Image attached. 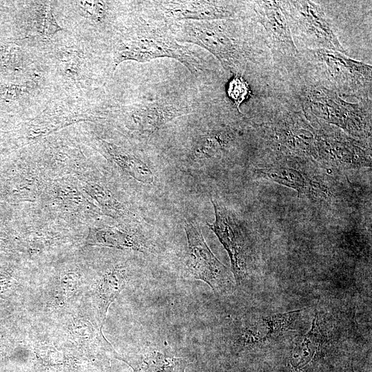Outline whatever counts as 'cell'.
<instances>
[{
  "label": "cell",
  "mask_w": 372,
  "mask_h": 372,
  "mask_svg": "<svg viewBox=\"0 0 372 372\" xmlns=\"http://www.w3.org/2000/svg\"><path fill=\"white\" fill-rule=\"evenodd\" d=\"M172 58L191 73L203 71L201 60L186 46L167 33L151 28H141L120 39L114 47V68L125 61L147 62L158 58Z\"/></svg>",
  "instance_id": "1"
},
{
  "label": "cell",
  "mask_w": 372,
  "mask_h": 372,
  "mask_svg": "<svg viewBox=\"0 0 372 372\" xmlns=\"http://www.w3.org/2000/svg\"><path fill=\"white\" fill-rule=\"evenodd\" d=\"M184 229L187 239L183 269L185 276L205 282L216 295L231 291L232 272L211 251L200 227L185 221Z\"/></svg>",
  "instance_id": "2"
},
{
  "label": "cell",
  "mask_w": 372,
  "mask_h": 372,
  "mask_svg": "<svg viewBox=\"0 0 372 372\" xmlns=\"http://www.w3.org/2000/svg\"><path fill=\"white\" fill-rule=\"evenodd\" d=\"M264 178L295 189L299 198L316 202H330L336 196L335 179L318 168L277 162L256 169Z\"/></svg>",
  "instance_id": "3"
},
{
  "label": "cell",
  "mask_w": 372,
  "mask_h": 372,
  "mask_svg": "<svg viewBox=\"0 0 372 372\" xmlns=\"http://www.w3.org/2000/svg\"><path fill=\"white\" fill-rule=\"evenodd\" d=\"M301 310L258 318L242 317L233 322L230 343L236 352L252 350L270 342L288 331Z\"/></svg>",
  "instance_id": "4"
},
{
  "label": "cell",
  "mask_w": 372,
  "mask_h": 372,
  "mask_svg": "<svg viewBox=\"0 0 372 372\" xmlns=\"http://www.w3.org/2000/svg\"><path fill=\"white\" fill-rule=\"evenodd\" d=\"M215 214V220L207 225L218 237L227 251L231 272L236 285H240L247 273L246 251L247 236L243 225L231 209L223 203L211 199Z\"/></svg>",
  "instance_id": "5"
},
{
  "label": "cell",
  "mask_w": 372,
  "mask_h": 372,
  "mask_svg": "<svg viewBox=\"0 0 372 372\" xmlns=\"http://www.w3.org/2000/svg\"><path fill=\"white\" fill-rule=\"evenodd\" d=\"M190 112V106L183 102L156 100L134 105L127 112L126 120L132 129L150 134L174 118Z\"/></svg>",
  "instance_id": "6"
},
{
  "label": "cell",
  "mask_w": 372,
  "mask_h": 372,
  "mask_svg": "<svg viewBox=\"0 0 372 372\" xmlns=\"http://www.w3.org/2000/svg\"><path fill=\"white\" fill-rule=\"evenodd\" d=\"M127 281V271L120 265L107 269L99 280L94 291V301L101 331L110 304L125 288Z\"/></svg>",
  "instance_id": "7"
},
{
  "label": "cell",
  "mask_w": 372,
  "mask_h": 372,
  "mask_svg": "<svg viewBox=\"0 0 372 372\" xmlns=\"http://www.w3.org/2000/svg\"><path fill=\"white\" fill-rule=\"evenodd\" d=\"M157 3L165 17L176 20L205 21L225 14L223 7L216 1H164Z\"/></svg>",
  "instance_id": "8"
},
{
  "label": "cell",
  "mask_w": 372,
  "mask_h": 372,
  "mask_svg": "<svg viewBox=\"0 0 372 372\" xmlns=\"http://www.w3.org/2000/svg\"><path fill=\"white\" fill-rule=\"evenodd\" d=\"M134 372H183V359L155 347H147L141 353L123 359Z\"/></svg>",
  "instance_id": "9"
},
{
  "label": "cell",
  "mask_w": 372,
  "mask_h": 372,
  "mask_svg": "<svg viewBox=\"0 0 372 372\" xmlns=\"http://www.w3.org/2000/svg\"><path fill=\"white\" fill-rule=\"evenodd\" d=\"M99 147L106 157L136 180L145 184L154 181V175L148 165L125 149L103 140L99 141Z\"/></svg>",
  "instance_id": "10"
},
{
  "label": "cell",
  "mask_w": 372,
  "mask_h": 372,
  "mask_svg": "<svg viewBox=\"0 0 372 372\" xmlns=\"http://www.w3.org/2000/svg\"><path fill=\"white\" fill-rule=\"evenodd\" d=\"M91 243L141 252L150 250L149 242L141 235L116 227H108L94 230L91 234Z\"/></svg>",
  "instance_id": "11"
},
{
  "label": "cell",
  "mask_w": 372,
  "mask_h": 372,
  "mask_svg": "<svg viewBox=\"0 0 372 372\" xmlns=\"http://www.w3.org/2000/svg\"><path fill=\"white\" fill-rule=\"evenodd\" d=\"M228 134L209 132L201 135L194 143L192 157L195 160H205L218 154L228 143Z\"/></svg>",
  "instance_id": "12"
},
{
  "label": "cell",
  "mask_w": 372,
  "mask_h": 372,
  "mask_svg": "<svg viewBox=\"0 0 372 372\" xmlns=\"http://www.w3.org/2000/svg\"><path fill=\"white\" fill-rule=\"evenodd\" d=\"M85 16L96 23L104 21L108 14V4L103 1H78L75 2Z\"/></svg>",
  "instance_id": "13"
},
{
  "label": "cell",
  "mask_w": 372,
  "mask_h": 372,
  "mask_svg": "<svg viewBox=\"0 0 372 372\" xmlns=\"http://www.w3.org/2000/svg\"><path fill=\"white\" fill-rule=\"evenodd\" d=\"M79 276L74 271L65 272L61 277L58 289V299L64 301L72 296L76 291Z\"/></svg>",
  "instance_id": "14"
},
{
  "label": "cell",
  "mask_w": 372,
  "mask_h": 372,
  "mask_svg": "<svg viewBox=\"0 0 372 372\" xmlns=\"http://www.w3.org/2000/svg\"><path fill=\"white\" fill-rule=\"evenodd\" d=\"M227 93L238 108L249 94L250 90L248 83L241 76L236 75L229 82Z\"/></svg>",
  "instance_id": "15"
},
{
  "label": "cell",
  "mask_w": 372,
  "mask_h": 372,
  "mask_svg": "<svg viewBox=\"0 0 372 372\" xmlns=\"http://www.w3.org/2000/svg\"><path fill=\"white\" fill-rule=\"evenodd\" d=\"M62 28L57 23L53 14L51 5L49 3L44 4L41 14V34L45 38H48Z\"/></svg>",
  "instance_id": "16"
},
{
  "label": "cell",
  "mask_w": 372,
  "mask_h": 372,
  "mask_svg": "<svg viewBox=\"0 0 372 372\" xmlns=\"http://www.w3.org/2000/svg\"><path fill=\"white\" fill-rule=\"evenodd\" d=\"M70 334L74 339L84 342L90 341L94 335V329L92 324L83 319L74 320L70 327Z\"/></svg>",
  "instance_id": "17"
},
{
  "label": "cell",
  "mask_w": 372,
  "mask_h": 372,
  "mask_svg": "<svg viewBox=\"0 0 372 372\" xmlns=\"http://www.w3.org/2000/svg\"><path fill=\"white\" fill-rule=\"evenodd\" d=\"M61 62L63 68L70 76L78 74L81 68V56L74 51H67L63 54Z\"/></svg>",
  "instance_id": "18"
},
{
  "label": "cell",
  "mask_w": 372,
  "mask_h": 372,
  "mask_svg": "<svg viewBox=\"0 0 372 372\" xmlns=\"http://www.w3.org/2000/svg\"><path fill=\"white\" fill-rule=\"evenodd\" d=\"M27 90L25 85L12 84L0 88V98L4 100L19 99Z\"/></svg>",
  "instance_id": "19"
},
{
  "label": "cell",
  "mask_w": 372,
  "mask_h": 372,
  "mask_svg": "<svg viewBox=\"0 0 372 372\" xmlns=\"http://www.w3.org/2000/svg\"><path fill=\"white\" fill-rule=\"evenodd\" d=\"M43 360L50 364H57L60 362V354L54 348L50 346H41L37 350Z\"/></svg>",
  "instance_id": "20"
},
{
  "label": "cell",
  "mask_w": 372,
  "mask_h": 372,
  "mask_svg": "<svg viewBox=\"0 0 372 372\" xmlns=\"http://www.w3.org/2000/svg\"><path fill=\"white\" fill-rule=\"evenodd\" d=\"M214 372H247L245 370L240 369L236 367H227V368H221Z\"/></svg>",
  "instance_id": "21"
},
{
  "label": "cell",
  "mask_w": 372,
  "mask_h": 372,
  "mask_svg": "<svg viewBox=\"0 0 372 372\" xmlns=\"http://www.w3.org/2000/svg\"><path fill=\"white\" fill-rule=\"evenodd\" d=\"M343 372H355V371H354L353 367H352V366H351L349 369H347V370H346V371H344Z\"/></svg>",
  "instance_id": "22"
},
{
  "label": "cell",
  "mask_w": 372,
  "mask_h": 372,
  "mask_svg": "<svg viewBox=\"0 0 372 372\" xmlns=\"http://www.w3.org/2000/svg\"><path fill=\"white\" fill-rule=\"evenodd\" d=\"M2 346H3V338L0 334V349L2 347Z\"/></svg>",
  "instance_id": "23"
}]
</instances>
